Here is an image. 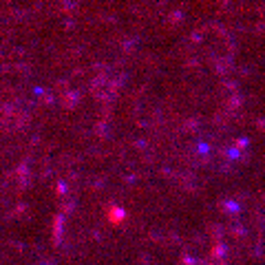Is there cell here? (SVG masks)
<instances>
[{
    "label": "cell",
    "mask_w": 265,
    "mask_h": 265,
    "mask_svg": "<svg viewBox=\"0 0 265 265\" xmlns=\"http://www.w3.org/2000/svg\"><path fill=\"white\" fill-rule=\"evenodd\" d=\"M197 47L205 60L223 62L232 55V38L219 25H208L197 33Z\"/></svg>",
    "instance_id": "obj_1"
}]
</instances>
